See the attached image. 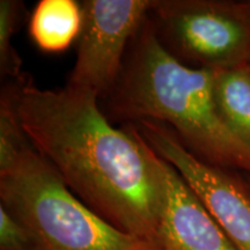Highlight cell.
Returning <instances> with one entry per match:
<instances>
[{"instance_id": "cell-1", "label": "cell", "mask_w": 250, "mask_h": 250, "mask_svg": "<svg viewBox=\"0 0 250 250\" xmlns=\"http://www.w3.org/2000/svg\"><path fill=\"white\" fill-rule=\"evenodd\" d=\"M5 89L31 146L71 192L111 226L159 249L165 187L159 156L136 126H112L88 90L42 89L24 76Z\"/></svg>"}, {"instance_id": "cell-2", "label": "cell", "mask_w": 250, "mask_h": 250, "mask_svg": "<svg viewBox=\"0 0 250 250\" xmlns=\"http://www.w3.org/2000/svg\"><path fill=\"white\" fill-rule=\"evenodd\" d=\"M215 71L187 66L156 37L149 18L127 50L107 100L105 116L169 126L188 151L206 164L250 175V147L227 126L214 100Z\"/></svg>"}, {"instance_id": "cell-3", "label": "cell", "mask_w": 250, "mask_h": 250, "mask_svg": "<svg viewBox=\"0 0 250 250\" xmlns=\"http://www.w3.org/2000/svg\"><path fill=\"white\" fill-rule=\"evenodd\" d=\"M0 205L27 227L39 250H160L99 217L33 146L0 175Z\"/></svg>"}, {"instance_id": "cell-4", "label": "cell", "mask_w": 250, "mask_h": 250, "mask_svg": "<svg viewBox=\"0 0 250 250\" xmlns=\"http://www.w3.org/2000/svg\"><path fill=\"white\" fill-rule=\"evenodd\" d=\"M148 18L162 46L195 68L250 64V22L229 0H154Z\"/></svg>"}, {"instance_id": "cell-5", "label": "cell", "mask_w": 250, "mask_h": 250, "mask_svg": "<svg viewBox=\"0 0 250 250\" xmlns=\"http://www.w3.org/2000/svg\"><path fill=\"white\" fill-rule=\"evenodd\" d=\"M151 0H85L83 26L67 86L105 99L123 68L133 37L148 17Z\"/></svg>"}, {"instance_id": "cell-6", "label": "cell", "mask_w": 250, "mask_h": 250, "mask_svg": "<svg viewBox=\"0 0 250 250\" xmlns=\"http://www.w3.org/2000/svg\"><path fill=\"white\" fill-rule=\"evenodd\" d=\"M131 124L177 170L235 248L250 250V183L234 170L199 160L167 125L146 120Z\"/></svg>"}, {"instance_id": "cell-7", "label": "cell", "mask_w": 250, "mask_h": 250, "mask_svg": "<svg viewBox=\"0 0 250 250\" xmlns=\"http://www.w3.org/2000/svg\"><path fill=\"white\" fill-rule=\"evenodd\" d=\"M159 167L165 187L159 249L237 250L173 166L159 156Z\"/></svg>"}, {"instance_id": "cell-8", "label": "cell", "mask_w": 250, "mask_h": 250, "mask_svg": "<svg viewBox=\"0 0 250 250\" xmlns=\"http://www.w3.org/2000/svg\"><path fill=\"white\" fill-rule=\"evenodd\" d=\"M83 26L81 2L76 0H40L30 15L29 36L40 50L64 52L79 40Z\"/></svg>"}, {"instance_id": "cell-9", "label": "cell", "mask_w": 250, "mask_h": 250, "mask_svg": "<svg viewBox=\"0 0 250 250\" xmlns=\"http://www.w3.org/2000/svg\"><path fill=\"white\" fill-rule=\"evenodd\" d=\"M213 92L224 122L250 147V64L215 71Z\"/></svg>"}, {"instance_id": "cell-10", "label": "cell", "mask_w": 250, "mask_h": 250, "mask_svg": "<svg viewBox=\"0 0 250 250\" xmlns=\"http://www.w3.org/2000/svg\"><path fill=\"white\" fill-rule=\"evenodd\" d=\"M31 144L24 134L8 93L4 88L0 99V175L18 164Z\"/></svg>"}, {"instance_id": "cell-11", "label": "cell", "mask_w": 250, "mask_h": 250, "mask_svg": "<svg viewBox=\"0 0 250 250\" xmlns=\"http://www.w3.org/2000/svg\"><path fill=\"white\" fill-rule=\"evenodd\" d=\"M22 2L17 0L0 1V72L1 76L21 79L22 61L12 44L18 24L20 22Z\"/></svg>"}, {"instance_id": "cell-12", "label": "cell", "mask_w": 250, "mask_h": 250, "mask_svg": "<svg viewBox=\"0 0 250 250\" xmlns=\"http://www.w3.org/2000/svg\"><path fill=\"white\" fill-rule=\"evenodd\" d=\"M0 250H39L27 227L0 205Z\"/></svg>"}, {"instance_id": "cell-13", "label": "cell", "mask_w": 250, "mask_h": 250, "mask_svg": "<svg viewBox=\"0 0 250 250\" xmlns=\"http://www.w3.org/2000/svg\"><path fill=\"white\" fill-rule=\"evenodd\" d=\"M235 4L241 12V14L250 22V0H242V1H235Z\"/></svg>"}, {"instance_id": "cell-14", "label": "cell", "mask_w": 250, "mask_h": 250, "mask_svg": "<svg viewBox=\"0 0 250 250\" xmlns=\"http://www.w3.org/2000/svg\"><path fill=\"white\" fill-rule=\"evenodd\" d=\"M249 183H250V182H249Z\"/></svg>"}]
</instances>
